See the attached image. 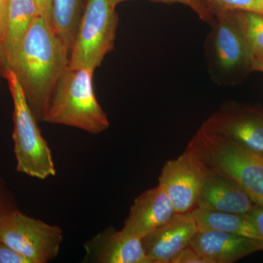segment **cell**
I'll list each match as a JSON object with an SVG mask.
<instances>
[{
	"label": "cell",
	"instance_id": "cell-1",
	"mask_svg": "<svg viewBox=\"0 0 263 263\" xmlns=\"http://www.w3.org/2000/svg\"><path fill=\"white\" fill-rule=\"evenodd\" d=\"M69 55L52 24L38 16L6 68L16 76L37 121H43L57 81L68 67Z\"/></svg>",
	"mask_w": 263,
	"mask_h": 263
},
{
	"label": "cell",
	"instance_id": "cell-2",
	"mask_svg": "<svg viewBox=\"0 0 263 263\" xmlns=\"http://www.w3.org/2000/svg\"><path fill=\"white\" fill-rule=\"evenodd\" d=\"M186 150L205 167L233 180L254 203L263 206V155L240 146L213 130L205 123L193 137Z\"/></svg>",
	"mask_w": 263,
	"mask_h": 263
},
{
	"label": "cell",
	"instance_id": "cell-3",
	"mask_svg": "<svg viewBox=\"0 0 263 263\" xmlns=\"http://www.w3.org/2000/svg\"><path fill=\"white\" fill-rule=\"evenodd\" d=\"M95 70L67 67L57 81L43 121L100 134L110 126L94 89Z\"/></svg>",
	"mask_w": 263,
	"mask_h": 263
},
{
	"label": "cell",
	"instance_id": "cell-4",
	"mask_svg": "<svg viewBox=\"0 0 263 263\" xmlns=\"http://www.w3.org/2000/svg\"><path fill=\"white\" fill-rule=\"evenodd\" d=\"M214 14L212 29L204 43L209 75L218 86L241 84L253 70L240 11L219 10Z\"/></svg>",
	"mask_w": 263,
	"mask_h": 263
},
{
	"label": "cell",
	"instance_id": "cell-5",
	"mask_svg": "<svg viewBox=\"0 0 263 263\" xmlns=\"http://www.w3.org/2000/svg\"><path fill=\"white\" fill-rule=\"evenodd\" d=\"M8 81L13 103V152L16 171L34 179L45 180L57 174L51 148L37 125L23 88L11 69L2 71Z\"/></svg>",
	"mask_w": 263,
	"mask_h": 263
},
{
	"label": "cell",
	"instance_id": "cell-6",
	"mask_svg": "<svg viewBox=\"0 0 263 263\" xmlns=\"http://www.w3.org/2000/svg\"><path fill=\"white\" fill-rule=\"evenodd\" d=\"M116 7L109 0H87L69 55L70 68L100 67L113 49L118 27Z\"/></svg>",
	"mask_w": 263,
	"mask_h": 263
},
{
	"label": "cell",
	"instance_id": "cell-7",
	"mask_svg": "<svg viewBox=\"0 0 263 263\" xmlns=\"http://www.w3.org/2000/svg\"><path fill=\"white\" fill-rule=\"evenodd\" d=\"M63 230L26 215L19 209L0 218V240L32 263H47L60 252Z\"/></svg>",
	"mask_w": 263,
	"mask_h": 263
},
{
	"label": "cell",
	"instance_id": "cell-8",
	"mask_svg": "<svg viewBox=\"0 0 263 263\" xmlns=\"http://www.w3.org/2000/svg\"><path fill=\"white\" fill-rule=\"evenodd\" d=\"M205 174V166L186 150L164 164L158 185L167 194L176 214L190 213L197 207Z\"/></svg>",
	"mask_w": 263,
	"mask_h": 263
},
{
	"label": "cell",
	"instance_id": "cell-9",
	"mask_svg": "<svg viewBox=\"0 0 263 263\" xmlns=\"http://www.w3.org/2000/svg\"><path fill=\"white\" fill-rule=\"evenodd\" d=\"M213 130L263 155V107L230 101L205 121Z\"/></svg>",
	"mask_w": 263,
	"mask_h": 263
},
{
	"label": "cell",
	"instance_id": "cell-10",
	"mask_svg": "<svg viewBox=\"0 0 263 263\" xmlns=\"http://www.w3.org/2000/svg\"><path fill=\"white\" fill-rule=\"evenodd\" d=\"M197 232L190 213L175 214L168 222L142 238L148 263H174Z\"/></svg>",
	"mask_w": 263,
	"mask_h": 263
},
{
	"label": "cell",
	"instance_id": "cell-11",
	"mask_svg": "<svg viewBox=\"0 0 263 263\" xmlns=\"http://www.w3.org/2000/svg\"><path fill=\"white\" fill-rule=\"evenodd\" d=\"M176 214L167 194L158 185L135 199L120 230L123 234L142 238L168 222Z\"/></svg>",
	"mask_w": 263,
	"mask_h": 263
},
{
	"label": "cell",
	"instance_id": "cell-12",
	"mask_svg": "<svg viewBox=\"0 0 263 263\" xmlns=\"http://www.w3.org/2000/svg\"><path fill=\"white\" fill-rule=\"evenodd\" d=\"M207 263H232L263 251L262 240L217 230H198L190 243Z\"/></svg>",
	"mask_w": 263,
	"mask_h": 263
},
{
	"label": "cell",
	"instance_id": "cell-13",
	"mask_svg": "<svg viewBox=\"0 0 263 263\" xmlns=\"http://www.w3.org/2000/svg\"><path fill=\"white\" fill-rule=\"evenodd\" d=\"M86 262L148 263L142 238L123 234L113 228L100 232L85 245Z\"/></svg>",
	"mask_w": 263,
	"mask_h": 263
},
{
	"label": "cell",
	"instance_id": "cell-14",
	"mask_svg": "<svg viewBox=\"0 0 263 263\" xmlns=\"http://www.w3.org/2000/svg\"><path fill=\"white\" fill-rule=\"evenodd\" d=\"M206 174L197 206L217 212L247 214L257 204L233 180L205 167Z\"/></svg>",
	"mask_w": 263,
	"mask_h": 263
},
{
	"label": "cell",
	"instance_id": "cell-15",
	"mask_svg": "<svg viewBox=\"0 0 263 263\" xmlns=\"http://www.w3.org/2000/svg\"><path fill=\"white\" fill-rule=\"evenodd\" d=\"M6 6V24L0 46L2 70L9 67L24 36L40 16L34 0H7Z\"/></svg>",
	"mask_w": 263,
	"mask_h": 263
},
{
	"label": "cell",
	"instance_id": "cell-16",
	"mask_svg": "<svg viewBox=\"0 0 263 263\" xmlns=\"http://www.w3.org/2000/svg\"><path fill=\"white\" fill-rule=\"evenodd\" d=\"M190 214L196 221L198 230H217L263 241L248 214L217 212L199 206Z\"/></svg>",
	"mask_w": 263,
	"mask_h": 263
},
{
	"label": "cell",
	"instance_id": "cell-17",
	"mask_svg": "<svg viewBox=\"0 0 263 263\" xmlns=\"http://www.w3.org/2000/svg\"><path fill=\"white\" fill-rule=\"evenodd\" d=\"M87 0H53L52 26L70 51Z\"/></svg>",
	"mask_w": 263,
	"mask_h": 263
},
{
	"label": "cell",
	"instance_id": "cell-18",
	"mask_svg": "<svg viewBox=\"0 0 263 263\" xmlns=\"http://www.w3.org/2000/svg\"><path fill=\"white\" fill-rule=\"evenodd\" d=\"M240 14L253 64L254 62L263 60V16L243 11H240Z\"/></svg>",
	"mask_w": 263,
	"mask_h": 263
},
{
	"label": "cell",
	"instance_id": "cell-19",
	"mask_svg": "<svg viewBox=\"0 0 263 263\" xmlns=\"http://www.w3.org/2000/svg\"><path fill=\"white\" fill-rule=\"evenodd\" d=\"M215 10H240L256 13L263 16V0H202Z\"/></svg>",
	"mask_w": 263,
	"mask_h": 263
},
{
	"label": "cell",
	"instance_id": "cell-20",
	"mask_svg": "<svg viewBox=\"0 0 263 263\" xmlns=\"http://www.w3.org/2000/svg\"><path fill=\"white\" fill-rule=\"evenodd\" d=\"M129 0H109L110 4L117 8L118 5ZM151 1L159 2V3L175 4L179 3L190 7L193 10L202 20L205 21L210 24L214 20V15L210 7L202 0H151Z\"/></svg>",
	"mask_w": 263,
	"mask_h": 263
},
{
	"label": "cell",
	"instance_id": "cell-21",
	"mask_svg": "<svg viewBox=\"0 0 263 263\" xmlns=\"http://www.w3.org/2000/svg\"><path fill=\"white\" fill-rule=\"evenodd\" d=\"M17 209L18 206L15 195L0 176V218Z\"/></svg>",
	"mask_w": 263,
	"mask_h": 263
},
{
	"label": "cell",
	"instance_id": "cell-22",
	"mask_svg": "<svg viewBox=\"0 0 263 263\" xmlns=\"http://www.w3.org/2000/svg\"><path fill=\"white\" fill-rule=\"evenodd\" d=\"M0 263H32L27 257L0 240Z\"/></svg>",
	"mask_w": 263,
	"mask_h": 263
},
{
	"label": "cell",
	"instance_id": "cell-23",
	"mask_svg": "<svg viewBox=\"0 0 263 263\" xmlns=\"http://www.w3.org/2000/svg\"><path fill=\"white\" fill-rule=\"evenodd\" d=\"M174 263H207L206 260L197 253L190 245L175 259Z\"/></svg>",
	"mask_w": 263,
	"mask_h": 263
},
{
	"label": "cell",
	"instance_id": "cell-24",
	"mask_svg": "<svg viewBox=\"0 0 263 263\" xmlns=\"http://www.w3.org/2000/svg\"><path fill=\"white\" fill-rule=\"evenodd\" d=\"M248 214L256 230L263 240V206L256 205Z\"/></svg>",
	"mask_w": 263,
	"mask_h": 263
},
{
	"label": "cell",
	"instance_id": "cell-25",
	"mask_svg": "<svg viewBox=\"0 0 263 263\" xmlns=\"http://www.w3.org/2000/svg\"><path fill=\"white\" fill-rule=\"evenodd\" d=\"M38 10L40 16L46 19L52 24V5L53 0H34Z\"/></svg>",
	"mask_w": 263,
	"mask_h": 263
},
{
	"label": "cell",
	"instance_id": "cell-26",
	"mask_svg": "<svg viewBox=\"0 0 263 263\" xmlns=\"http://www.w3.org/2000/svg\"><path fill=\"white\" fill-rule=\"evenodd\" d=\"M7 3H0V40H2L5 28V24H6L7 16Z\"/></svg>",
	"mask_w": 263,
	"mask_h": 263
},
{
	"label": "cell",
	"instance_id": "cell-27",
	"mask_svg": "<svg viewBox=\"0 0 263 263\" xmlns=\"http://www.w3.org/2000/svg\"><path fill=\"white\" fill-rule=\"evenodd\" d=\"M252 70H253V72L258 71V72H263V60L253 62V64H252Z\"/></svg>",
	"mask_w": 263,
	"mask_h": 263
},
{
	"label": "cell",
	"instance_id": "cell-28",
	"mask_svg": "<svg viewBox=\"0 0 263 263\" xmlns=\"http://www.w3.org/2000/svg\"><path fill=\"white\" fill-rule=\"evenodd\" d=\"M0 3H7V0H0Z\"/></svg>",
	"mask_w": 263,
	"mask_h": 263
},
{
	"label": "cell",
	"instance_id": "cell-29",
	"mask_svg": "<svg viewBox=\"0 0 263 263\" xmlns=\"http://www.w3.org/2000/svg\"><path fill=\"white\" fill-rule=\"evenodd\" d=\"M0 46H1V40H0Z\"/></svg>",
	"mask_w": 263,
	"mask_h": 263
}]
</instances>
